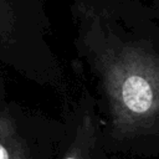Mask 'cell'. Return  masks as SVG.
Listing matches in <instances>:
<instances>
[{
  "label": "cell",
  "instance_id": "cell-3",
  "mask_svg": "<svg viewBox=\"0 0 159 159\" xmlns=\"http://www.w3.org/2000/svg\"><path fill=\"white\" fill-rule=\"evenodd\" d=\"M65 134L55 159H113L96 101L83 86L63 114Z\"/></svg>",
  "mask_w": 159,
  "mask_h": 159
},
{
  "label": "cell",
  "instance_id": "cell-4",
  "mask_svg": "<svg viewBox=\"0 0 159 159\" xmlns=\"http://www.w3.org/2000/svg\"><path fill=\"white\" fill-rule=\"evenodd\" d=\"M7 99V82L4 76V72L0 68V102Z\"/></svg>",
  "mask_w": 159,
  "mask_h": 159
},
{
  "label": "cell",
  "instance_id": "cell-1",
  "mask_svg": "<svg viewBox=\"0 0 159 159\" xmlns=\"http://www.w3.org/2000/svg\"><path fill=\"white\" fill-rule=\"evenodd\" d=\"M70 16L109 153L159 157V16L137 0H72Z\"/></svg>",
  "mask_w": 159,
  "mask_h": 159
},
{
  "label": "cell",
  "instance_id": "cell-2",
  "mask_svg": "<svg viewBox=\"0 0 159 159\" xmlns=\"http://www.w3.org/2000/svg\"><path fill=\"white\" fill-rule=\"evenodd\" d=\"M63 134V118L14 99L0 102V159H55Z\"/></svg>",
  "mask_w": 159,
  "mask_h": 159
}]
</instances>
